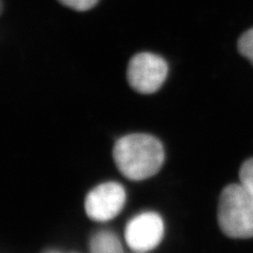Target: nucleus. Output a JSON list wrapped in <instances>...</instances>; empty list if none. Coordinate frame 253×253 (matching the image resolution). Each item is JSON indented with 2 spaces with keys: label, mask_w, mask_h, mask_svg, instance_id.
Segmentation results:
<instances>
[{
  "label": "nucleus",
  "mask_w": 253,
  "mask_h": 253,
  "mask_svg": "<svg viewBox=\"0 0 253 253\" xmlns=\"http://www.w3.org/2000/svg\"><path fill=\"white\" fill-rule=\"evenodd\" d=\"M113 160L125 177L139 181L160 172L165 162V149L161 140L150 134H129L116 141Z\"/></svg>",
  "instance_id": "obj_1"
},
{
  "label": "nucleus",
  "mask_w": 253,
  "mask_h": 253,
  "mask_svg": "<svg viewBox=\"0 0 253 253\" xmlns=\"http://www.w3.org/2000/svg\"><path fill=\"white\" fill-rule=\"evenodd\" d=\"M217 223L221 232L231 239L253 237V196L241 184L228 185L221 190Z\"/></svg>",
  "instance_id": "obj_2"
},
{
  "label": "nucleus",
  "mask_w": 253,
  "mask_h": 253,
  "mask_svg": "<svg viewBox=\"0 0 253 253\" xmlns=\"http://www.w3.org/2000/svg\"><path fill=\"white\" fill-rule=\"evenodd\" d=\"M168 63L160 55L144 52L131 58L126 78L135 91L152 94L161 89L168 76Z\"/></svg>",
  "instance_id": "obj_3"
},
{
  "label": "nucleus",
  "mask_w": 253,
  "mask_h": 253,
  "mask_svg": "<svg viewBox=\"0 0 253 253\" xmlns=\"http://www.w3.org/2000/svg\"><path fill=\"white\" fill-rule=\"evenodd\" d=\"M126 194L121 184L115 181L100 184L86 195L85 213L93 220H111L120 214L126 204Z\"/></svg>",
  "instance_id": "obj_4"
},
{
  "label": "nucleus",
  "mask_w": 253,
  "mask_h": 253,
  "mask_svg": "<svg viewBox=\"0 0 253 253\" xmlns=\"http://www.w3.org/2000/svg\"><path fill=\"white\" fill-rule=\"evenodd\" d=\"M164 221L155 212H144L133 217L126 226L125 239L136 252H148L161 244L164 236Z\"/></svg>",
  "instance_id": "obj_5"
},
{
  "label": "nucleus",
  "mask_w": 253,
  "mask_h": 253,
  "mask_svg": "<svg viewBox=\"0 0 253 253\" xmlns=\"http://www.w3.org/2000/svg\"><path fill=\"white\" fill-rule=\"evenodd\" d=\"M90 253H124L118 237L111 231H99L91 237Z\"/></svg>",
  "instance_id": "obj_6"
},
{
  "label": "nucleus",
  "mask_w": 253,
  "mask_h": 253,
  "mask_svg": "<svg viewBox=\"0 0 253 253\" xmlns=\"http://www.w3.org/2000/svg\"><path fill=\"white\" fill-rule=\"evenodd\" d=\"M239 176L240 184L253 196V157L243 163Z\"/></svg>",
  "instance_id": "obj_7"
},
{
  "label": "nucleus",
  "mask_w": 253,
  "mask_h": 253,
  "mask_svg": "<svg viewBox=\"0 0 253 253\" xmlns=\"http://www.w3.org/2000/svg\"><path fill=\"white\" fill-rule=\"evenodd\" d=\"M237 49L253 66V28L245 32L240 37L239 42H237Z\"/></svg>",
  "instance_id": "obj_8"
},
{
  "label": "nucleus",
  "mask_w": 253,
  "mask_h": 253,
  "mask_svg": "<svg viewBox=\"0 0 253 253\" xmlns=\"http://www.w3.org/2000/svg\"><path fill=\"white\" fill-rule=\"evenodd\" d=\"M58 1L75 11H88L98 2V0H58Z\"/></svg>",
  "instance_id": "obj_9"
}]
</instances>
